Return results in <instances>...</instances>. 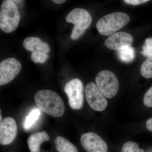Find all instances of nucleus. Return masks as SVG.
<instances>
[{"mask_svg":"<svg viewBox=\"0 0 152 152\" xmlns=\"http://www.w3.org/2000/svg\"><path fill=\"white\" fill-rule=\"evenodd\" d=\"M34 101L38 109L53 117H61L65 110L61 97L54 91L42 90L36 93Z\"/></svg>","mask_w":152,"mask_h":152,"instance_id":"f257e3e1","label":"nucleus"},{"mask_svg":"<svg viewBox=\"0 0 152 152\" xmlns=\"http://www.w3.org/2000/svg\"><path fill=\"white\" fill-rule=\"evenodd\" d=\"M130 20V17L125 13H112L99 20L96 24L97 29L101 35H110L125 26Z\"/></svg>","mask_w":152,"mask_h":152,"instance_id":"f03ea898","label":"nucleus"},{"mask_svg":"<svg viewBox=\"0 0 152 152\" xmlns=\"http://www.w3.org/2000/svg\"><path fill=\"white\" fill-rule=\"evenodd\" d=\"M20 15L16 4L12 1L3 2L0 11V28L10 33L16 30L18 26Z\"/></svg>","mask_w":152,"mask_h":152,"instance_id":"7ed1b4c3","label":"nucleus"},{"mask_svg":"<svg viewBox=\"0 0 152 152\" xmlns=\"http://www.w3.org/2000/svg\"><path fill=\"white\" fill-rule=\"evenodd\" d=\"M66 20L68 23L75 25L71 38L72 39L75 40L80 37L90 26L92 19L91 14L86 10L76 8L68 14L66 17Z\"/></svg>","mask_w":152,"mask_h":152,"instance_id":"20e7f679","label":"nucleus"},{"mask_svg":"<svg viewBox=\"0 0 152 152\" xmlns=\"http://www.w3.org/2000/svg\"><path fill=\"white\" fill-rule=\"evenodd\" d=\"M97 87L104 96L111 99L118 93L119 84L116 76L108 70L101 71L96 77Z\"/></svg>","mask_w":152,"mask_h":152,"instance_id":"39448f33","label":"nucleus"},{"mask_svg":"<svg viewBox=\"0 0 152 152\" xmlns=\"http://www.w3.org/2000/svg\"><path fill=\"white\" fill-rule=\"evenodd\" d=\"M64 91L67 95L70 107L73 110H80L84 103V86L78 78L72 79L66 84Z\"/></svg>","mask_w":152,"mask_h":152,"instance_id":"423d86ee","label":"nucleus"},{"mask_svg":"<svg viewBox=\"0 0 152 152\" xmlns=\"http://www.w3.org/2000/svg\"><path fill=\"white\" fill-rule=\"evenodd\" d=\"M21 69V64L15 58L2 61L0 63V85L4 86L13 80Z\"/></svg>","mask_w":152,"mask_h":152,"instance_id":"0eeeda50","label":"nucleus"},{"mask_svg":"<svg viewBox=\"0 0 152 152\" xmlns=\"http://www.w3.org/2000/svg\"><path fill=\"white\" fill-rule=\"evenodd\" d=\"M86 96L89 105L94 110L103 111L107 108V101L94 83L91 82L87 84Z\"/></svg>","mask_w":152,"mask_h":152,"instance_id":"6e6552de","label":"nucleus"},{"mask_svg":"<svg viewBox=\"0 0 152 152\" xmlns=\"http://www.w3.org/2000/svg\"><path fill=\"white\" fill-rule=\"evenodd\" d=\"M82 147L87 152H107L108 146L106 142L97 134L88 132L81 137Z\"/></svg>","mask_w":152,"mask_h":152,"instance_id":"1a4fd4ad","label":"nucleus"},{"mask_svg":"<svg viewBox=\"0 0 152 152\" xmlns=\"http://www.w3.org/2000/svg\"><path fill=\"white\" fill-rule=\"evenodd\" d=\"M18 126L15 121L11 117L4 119L0 124V144L7 145L12 143L16 138Z\"/></svg>","mask_w":152,"mask_h":152,"instance_id":"9d476101","label":"nucleus"},{"mask_svg":"<svg viewBox=\"0 0 152 152\" xmlns=\"http://www.w3.org/2000/svg\"><path fill=\"white\" fill-rule=\"evenodd\" d=\"M134 39L130 34L125 32L114 33L105 42L107 48L111 50H119L126 47L131 46Z\"/></svg>","mask_w":152,"mask_h":152,"instance_id":"9b49d317","label":"nucleus"},{"mask_svg":"<svg viewBox=\"0 0 152 152\" xmlns=\"http://www.w3.org/2000/svg\"><path fill=\"white\" fill-rule=\"evenodd\" d=\"M23 45L26 50L29 51L48 53L50 51L49 45L43 42L40 38L28 37L23 42Z\"/></svg>","mask_w":152,"mask_h":152,"instance_id":"f8f14e48","label":"nucleus"},{"mask_svg":"<svg viewBox=\"0 0 152 152\" xmlns=\"http://www.w3.org/2000/svg\"><path fill=\"white\" fill-rule=\"evenodd\" d=\"M50 137L45 131L38 132L28 138V146L31 152H40V146L44 142L49 140Z\"/></svg>","mask_w":152,"mask_h":152,"instance_id":"ddd939ff","label":"nucleus"},{"mask_svg":"<svg viewBox=\"0 0 152 152\" xmlns=\"http://www.w3.org/2000/svg\"><path fill=\"white\" fill-rule=\"evenodd\" d=\"M56 148L58 152H78L77 147L62 137H57L55 140Z\"/></svg>","mask_w":152,"mask_h":152,"instance_id":"4468645a","label":"nucleus"},{"mask_svg":"<svg viewBox=\"0 0 152 152\" xmlns=\"http://www.w3.org/2000/svg\"><path fill=\"white\" fill-rule=\"evenodd\" d=\"M118 55L121 61L128 63L131 62L134 60L135 52L133 47H126L118 51Z\"/></svg>","mask_w":152,"mask_h":152,"instance_id":"2eb2a0df","label":"nucleus"},{"mask_svg":"<svg viewBox=\"0 0 152 152\" xmlns=\"http://www.w3.org/2000/svg\"><path fill=\"white\" fill-rule=\"evenodd\" d=\"M41 114L40 111L39 109H34L32 110L25 119L23 124L25 129L26 130L30 129L36 122L37 121L40 116Z\"/></svg>","mask_w":152,"mask_h":152,"instance_id":"dca6fc26","label":"nucleus"},{"mask_svg":"<svg viewBox=\"0 0 152 152\" xmlns=\"http://www.w3.org/2000/svg\"><path fill=\"white\" fill-rule=\"evenodd\" d=\"M141 74L144 77L147 79L152 78V56L148 57L144 61L140 68Z\"/></svg>","mask_w":152,"mask_h":152,"instance_id":"f3484780","label":"nucleus"},{"mask_svg":"<svg viewBox=\"0 0 152 152\" xmlns=\"http://www.w3.org/2000/svg\"><path fill=\"white\" fill-rule=\"evenodd\" d=\"M121 152H145L143 150L140 148L138 144L133 142H127L123 145Z\"/></svg>","mask_w":152,"mask_h":152,"instance_id":"a211bd4d","label":"nucleus"},{"mask_svg":"<svg viewBox=\"0 0 152 152\" xmlns=\"http://www.w3.org/2000/svg\"><path fill=\"white\" fill-rule=\"evenodd\" d=\"M48 53L33 52L31 55V59L35 63L43 64L48 58Z\"/></svg>","mask_w":152,"mask_h":152,"instance_id":"6ab92c4d","label":"nucleus"},{"mask_svg":"<svg viewBox=\"0 0 152 152\" xmlns=\"http://www.w3.org/2000/svg\"><path fill=\"white\" fill-rule=\"evenodd\" d=\"M141 53L145 56L149 57L152 56V37L147 38L143 46Z\"/></svg>","mask_w":152,"mask_h":152,"instance_id":"aec40b11","label":"nucleus"},{"mask_svg":"<svg viewBox=\"0 0 152 152\" xmlns=\"http://www.w3.org/2000/svg\"><path fill=\"white\" fill-rule=\"evenodd\" d=\"M144 105L148 107H152V86L145 94L144 97Z\"/></svg>","mask_w":152,"mask_h":152,"instance_id":"412c9836","label":"nucleus"},{"mask_svg":"<svg viewBox=\"0 0 152 152\" xmlns=\"http://www.w3.org/2000/svg\"><path fill=\"white\" fill-rule=\"evenodd\" d=\"M149 1L147 0H125L124 1L130 4L137 5L143 3L147 2Z\"/></svg>","mask_w":152,"mask_h":152,"instance_id":"4be33fe9","label":"nucleus"},{"mask_svg":"<svg viewBox=\"0 0 152 152\" xmlns=\"http://www.w3.org/2000/svg\"><path fill=\"white\" fill-rule=\"evenodd\" d=\"M147 129L150 132H152V118L149 119L146 123Z\"/></svg>","mask_w":152,"mask_h":152,"instance_id":"5701e85b","label":"nucleus"},{"mask_svg":"<svg viewBox=\"0 0 152 152\" xmlns=\"http://www.w3.org/2000/svg\"><path fill=\"white\" fill-rule=\"evenodd\" d=\"M53 1L57 4H62L65 3L66 1L65 0H53Z\"/></svg>","mask_w":152,"mask_h":152,"instance_id":"b1692460","label":"nucleus"},{"mask_svg":"<svg viewBox=\"0 0 152 152\" xmlns=\"http://www.w3.org/2000/svg\"><path fill=\"white\" fill-rule=\"evenodd\" d=\"M0 121H1V123L2 122V116H1V114H0Z\"/></svg>","mask_w":152,"mask_h":152,"instance_id":"393cba45","label":"nucleus"}]
</instances>
